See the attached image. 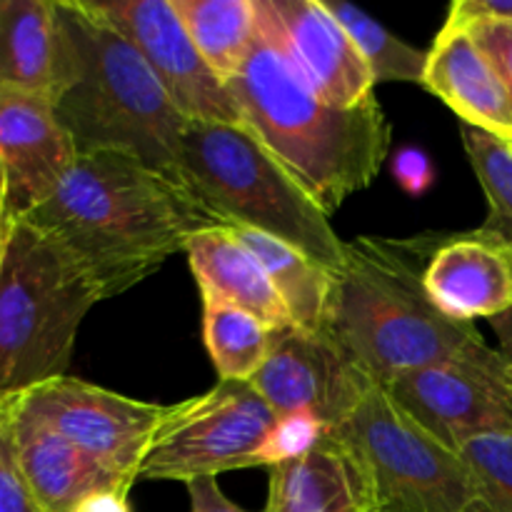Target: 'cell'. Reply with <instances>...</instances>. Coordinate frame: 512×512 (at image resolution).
I'll return each instance as SVG.
<instances>
[{
    "label": "cell",
    "mask_w": 512,
    "mask_h": 512,
    "mask_svg": "<svg viewBox=\"0 0 512 512\" xmlns=\"http://www.w3.org/2000/svg\"><path fill=\"white\" fill-rule=\"evenodd\" d=\"M250 385L278 415L313 410L330 430L340 428L378 388L323 333L298 325L275 330L268 360Z\"/></svg>",
    "instance_id": "cell-12"
},
{
    "label": "cell",
    "mask_w": 512,
    "mask_h": 512,
    "mask_svg": "<svg viewBox=\"0 0 512 512\" xmlns=\"http://www.w3.org/2000/svg\"><path fill=\"white\" fill-rule=\"evenodd\" d=\"M448 20L463 25V28L512 25V0H458L450 5Z\"/></svg>",
    "instance_id": "cell-29"
},
{
    "label": "cell",
    "mask_w": 512,
    "mask_h": 512,
    "mask_svg": "<svg viewBox=\"0 0 512 512\" xmlns=\"http://www.w3.org/2000/svg\"><path fill=\"white\" fill-rule=\"evenodd\" d=\"M65 65L53 98L75 153H123L178 178L190 120L170 100L143 55L85 0H58Z\"/></svg>",
    "instance_id": "cell-4"
},
{
    "label": "cell",
    "mask_w": 512,
    "mask_h": 512,
    "mask_svg": "<svg viewBox=\"0 0 512 512\" xmlns=\"http://www.w3.org/2000/svg\"><path fill=\"white\" fill-rule=\"evenodd\" d=\"M190 40L225 85L243 73L258 40L255 0H173Z\"/></svg>",
    "instance_id": "cell-21"
},
{
    "label": "cell",
    "mask_w": 512,
    "mask_h": 512,
    "mask_svg": "<svg viewBox=\"0 0 512 512\" xmlns=\"http://www.w3.org/2000/svg\"><path fill=\"white\" fill-rule=\"evenodd\" d=\"M238 238L248 245L250 253L260 260L275 290L288 305L293 325L320 333L325 305H328L333 270L315 263L293 245L250 228H233Z\"/></svg>",
    "instance_id": "cell-22"
},
{
    "label": "cell",
    "mask_w": 512,
    "mask_h": 512,
    "mask_svg": "<svg viewBox=\"0 0 512 512\" xmlns=\"http://www.w3.org/2000/svg\"><path fill=\"white\" fill-rule=\"evenodd\" d=\"M328 13L348 30L353 43L363 53L375 85L378 83H415L423 85L428 50L405 43L403 38L390 33L373 15L360 10L358 5L340 3V0H323Z\"/></svg>",
    "instance_id": "cell-24"
},
{
    "label": "cell",
    "mask_w": 512,
    "mask_h": 512,
    "mask_svg": "<svg viewBox=\"0 0 512 512\" xmlns=\"http://www.w3.org/2000/svg\"><path fill=\"white\" fill-rule=\"evenodd\" d=\"M328 425L313 410H293L275 418L263 445L253 458V468H278L305 458L328 433Z\"/></svg>",
    "instance_id": "cell-27"
},
{
    "label": "cell",
    "mask_w": 512,
    "mask_h": 512,
    "mask_svg": "<svg viewBox=\"0 0 512 512\" xmlns=\"http://www.w3.org/2000/svg\"><path fill=\"white\" fill-rule=\"evenodd\" d=\"M178 178L223 225L283 240L328 270L343 263L345 240L328 215L243 125L190 123Z\"/></svg>",
    "instance_id": "cell-6"
},
{
    "label": "cell",
    "mask_w": 512,
    "mask_h": 512,
    "mask_svg": "<svg viewBox=\"0 0 512 512\" xmlns=\"http://www.w3.org/2000/svg\"><path fill=\"white\" fill-rule=\"evenodd\" d=\"M373 483V512H488L458 453L400 413L373 388L340 428Z\"/></svg>",
    "instance_id": "cell-7"
},
{
    "label": "cell",
    "mask_w": 512,
    "mask_h": 512,
    "mask_svg": "<svg viewBox=\"0 0 512 512\" xmlns=\"http://www.w3.org/2000/svg\"><path fill=\"white\" fill-rule=\"evenodd\" d=\"M263 512H373V483L355 445L338 430L295 463L270 468Z\"/></svg>",
    "instance_id": "cell-18"
},
{
    "label": "cell",
    "mask_w": 512,
    "mask_h": 512,
    "mask_svg": "<svg viewBox=\"0 0 512 512\" xmlns=\"http://www.w3.org/2000/svg\"><path fill=\"white\" fill-rule=\"evenodd\" d=\"M423 280L435 308L455 323L500 318L512 310V243L485 228L445 233Z\"/></svg>",
    "instance_id": "cell-15"
},
{
    "label": "cell",
    "mask_w": 512,
    "mask_h": 512,
    "mask_svg": "<svg viewBox=\"0 0 512 512\" xmlns=\"http://www.w3.org/2000/svg\"><path fill=\"white\" fill-rule=\"evenodd\" d=\"M190 498V512H250L235 505L228 495L220 490L218 478H198L185 483Z\"/></svg>",
    "instance_id": "cell-32"
},
{
    "label": "cell",
    "mask_w": 512,
    "mask_h": 512,
    "mask_svg": "<svg viewBox=\"0 0 512 512\" xmlns=\"http://www.w3.org/2000/svg\"><path fill=\"white\" fill-rule=\"evenodd\" d=\"M490 328H493L495 338H498L500 353L512 363V310L510 313L500 315V318L490 320Z\"/></svg>",
    "instance_id": "cell-34"
},
{
    "label": "cell",
    "mask_w": 512,
    "mask_h": 512,
    "mask_svg": "<svg viewBox=\"0 0 512 512\" xmlns=\"http://www.w3.org/2000/svg\"><path fill=\"white\" fill-rule=\"evenodd\" d=\"M25 220L73 253L103 300L158 273L198 230L223 225L180 180L123 153L75 155Z\"/></svg>",
    "instance_id": "cell-1"
},
{
    "label": "cell",
    "mask_w": 512,
    "mask_h": 512,
    "mask_svg": "<svg viewBox=\"0 0 512 512\" xmlns=\"http://www.w3.org/2000/svg\"><path fill=\"white\" fill-rule=\"evenodd\" d=\"M510 370H512V363H510Z\"/></svg>",
    "instance_id": "cell-37"
},
{
    "label": "cell",
    "mask_w": 512,
    "mask_h": 512,
    "mask_svg": "<svg viewBox=\"0 0 512 512\" xmlns=\"http://www.w3.org/2000/svg\"><path fill=\"white\" fill-rule=\"evenodd\" d=\"M75 155L48 98L0 88V173L10 218H25L45 203Z\"/></svg>",
    "instance_id": "cell-14"
},
{
    "label": "cell",
    "mask_w": 512,
    "mask_h": 512,
    "mask_svg": "<svg viewBox=\"0 0 512 512\" xmlns=\"http://www.w3.org/2000/svg\"><path fill=\"white\" fill-rule=\"evenodd\" d=\"M10 223V213H8V198H5V180L3 173H0V235L5 233Z\"/></svg>",
    "instance_id": "cell-35"
},
{
    "label": "cell",
    "mask_w": 512,
    "mask_h": 512,
    "mask_svg": "<svg viewBox=\"0 0 512 512\" xmlns=\"http://www.w3.org/2000/svg\"><path fill=\"white\" fill-rule=\"evenodd\" d=\"M5 235V233H3ZM3 235H0V243H3Z\"/></svg>",
    "instance_id": "cell-36"
},
{
    "label": "cell",
    "mask_w": 512,
    "mask_h": 512,
    "mask_svg": "<svg viewBox=\"0 0 512 512\" xmlns=\"http://www.w3.org/2000/svg\"><path fill=\"white\" fill-rule=\"evenodd\" d=\"M275 418L253 385L218 380L208 393L168 405L138 480L190 483L253 468Z\"/></svg>",
    "instance_id": "cell-8"
},
{
    "label": "cell",
    "mask_w": 512,
    "mask_h": 512,
    "mask_svg": "<svg viewBox=\"0 0 512 512\" xmlns=\"http://www.w3.org/2000/svg\"><path fill=\"white\" fill-rule=\"evenodd\" d=\"M13 448L20 473L45 512H73L98 490H130L133 480L115 473L50 425L8 400Z\"/></svg>",
    "instance_id": "cell-16"
},
{
    "label": "cell",
    "mask_w": 512,
    "mask_h": 512,
    "mask_svg": "<svg viewBox=\"0 0 512 512\" xmlns=\"http://www.w3.org/2000/svg\"><path fill=\"white\" fill-rule=\"evenodd\" d=\"M228 88L240 125L283 163L325 215L378 178L390 148V125L378 98L358 108L320 98L260 15L253 53Z\"/></svg>",
    "instance_id": "cell-3"
},
{
    "label": "cell",
    "mask_w": 512,
    "mask_h": 512,
    "mask_svg": "<svg viewBox=\"0 0 512 512\" xmlns=\"http://www.w3.org/2000/svg\"><path fill=\"white\" fill-rule=\"evenodd\" d=\"M15 403L133 483L168 413V405L128 398L68 375L20 395Z\"/></svg>",
    "instance_id": "cell-10"
},
{
    "label": "cell",
    "mask_w": 512,
    "mask_h": 512,
    "mask_svg": "<svg viewBox=\"0 0 512 512\" xmlns=\"http://www.w3.org/2000/svg\"><path fill=\"white\" fill-rule=\"evenodd\" d=\"M63 65L58 0H0V88L53 103Z\"/></svg>",
    "instance_id": "cell-20"
},
{
    "label": "cell",
    "mask_w": 512,
    "mask_h": 512,
    "mask_svg": "<svg viewBox=\"0 0 512 512\" xmlns=\"http://www.w3.org/2000/svg\"><path fill=\"white\" fill-rule=\"evenodd\" d=\"M455 453L473 478L485 510L512 512V425L470 435Z\"/></svg>",
    "instance_id": "cell-26"
},
{
    "label": "cell",
    "mask_w": 512,
    "mask_h": 512,
    "mask_svg": "<svg viewBox=\"0 0 512 512\" xmlns=\"http://www.w3.org/2000/svg\"><path fill=\"white\" fill-rule=\"evenodd\" d=\"M130 490H98L75 505L73 512H133L128 503Z\"/></svg>",
    "instance_id": "cell-33"
},
{
    "label": "cell",
    "mask_w": 512,
    "mask_h": 512,
    "mask_svg": "<svg viewBox=\"0 0 512 512\" xmlns=\"http://www.w3.org/2000/svg\"><path fill=\"white\" fill-rule=\"evenodd\" d=\"M100 300L68 248L10 218L0 243V403L68 375L80 323Z\"/></svg>",
    "instance_id": "cell-5"
},
{
    "label": "cell",
    "mask_w": 512,
    "mask_h": 512,
    "mask_svg": "<svg viewBox=\"0 0 512 512\" xmlns=\"http://www.w3.org/2000/svg\"><path fill=\"white\" fill-rule=\"evenodd\" d=\"M393 173L398 183L408 190L410 195H423L433 185L435 170L428 155L418 148L400 150L393 163Z\"/></svg>",
    "instance_id": "cell-31"
},
{
    "label": "cell",
    "mask_w": 512,
    "mask_h": 512,
    "mask_svg": "<svg viewBox=\"0 0 512 512\" xmlns=\"http://www.w3.org/2000/svg\"><path fill=\"white\" fill-rule=\"evenodd\" d=\"M475 43L488 53L512 98V25H473L468 28Z\"/></svg>",
    "instance_id": "cell-30"
},
{
    "label": "cell",
    "mask_w": 512,
    "mask_h": 512,
    "mask_svg": "<svg viewBox=\"0 0 512 512\" xmlns=\"http://www.w3.org/2000/svg\"><path fill=\"white\" fill-rule=\"evenodd\" d=\"M460 138L488 198L483 228L512 243V143L470 125H460Z\"/></svg>",
    "instance_id": "cell-25"
},
{
    "label": "cell",
    "mask_w": 512,
    "mask_h": 512,
    "mask_svg": "<svg viewBox=\"0 0 512 512\" xmlns=\"http://www.w3.org/2000/svg\"><path fill=\"white\" fill-rule=\"evenodd\" d=\"M185 255L203 303L233 305L273 330L293 325L273 280L230 225L198 230L185 245Z\"/></svg>",
    "instance_id": "cell-19"
},
{
    "label": "cell",
    "mask_w": 512,
    "mask_h": 512,
    "mask_svg": "<svg viewBox=\"0 0 512 512\" xmlns=\"http://www.w3.org/2000/svg\"><path fill=\"white\" fill-rule=\"evenodd\" d=\"M143 55L180 113L190 123L240 125L230 88L208 68L190 40L173 0H85Z\"/></svg>",
    "instance_id": "cell-11"
},
{
    "label": "cell",
    "mask_w": 512,
    "mask_h": 512,
    "mask_svg": "<svg viewBox=\"0 0 512 512\" xmlns=\"http://www.w3.org/2000/svg\"><path fill=\"white\" fill-rule=\"evenodd\" d=\"M443 235L345 240L320 333L378 388L485 343L475 325L455 323L428 298L423 275Z\"/></svg>",
    "instance_id": "cell-2"
},
{
    "label": "cell",
    "mask_w": 512,
    "mask_h": 512,
    "mask_svg": "<svg viewBox=\"0 0 512 512\" xmlns=\"http://www.w3.org/2000/svg\"><path fill=\"white\" fill-rule=\"evenodd\" d=\"M255 5L320 98L338 108H358L375 98V78L363 53L323 0H255Z\"/></svg>",
    "instance_id": "cell-13"
},
{
    "label": "cell",
    "mask_w": 512,
    "mask_h": 512,
    "mask_svg": "<svg viewBox=\"0 0 512 512\" xmlns=\"http://www.w3.org/2000/svg\"><path fill=\"white\" fill-rule=\"evenodd\" d=\"M423 88L438 95L463 125L512 143L510 90L468 28L445 20L428 50Z\"/></svg>",
    "instance_id": "cell-17"
},
{
    "label": "cell",
    "mask_w": 512,
    "mask_h": 512,
    "mask_svg": "<svg viewBox=\"0 0 512 512\" xmlns=\"http://www.w3.org/2000/svg\"><path fill=\"white\" fill-rule=\"evenodd\" d=\"M0 512H45L20 473L8 403H0Z\"/></svg>",
    "instance_id": "cell-28"
},
{
    "label": "cell",
    "mask_w": 512,
    "mask_h": 512,
    "mask_svg": "<svg viewBox=\"0 0 512 512\" xmlns=\"http://www.w3.org/2000/svg\"><path fill=\"white\" fill-rule=\"evenodd\" d=\"M275 330L245 310L203 303V343L220 380L250 383L268 360Z\"/></svg>",
    "instance_id": "cell-23"
},
{
    "label": "cell",
    "mask_w": 512,
    "mask_h": 512,
    "mask_svg": "<svg viewBox=\"0 0 512 512\" xmlns=\"http://www.w3.org/2000/svg\"><path fill=\"white\" fill-rule=\"evenodd\" d=\"M383 390L400 413L453 453L470 435L512 425L510 360L488 343L400 373Z\"/></svg>",
    "instance_id": "cell-9"
}]
</instances>
